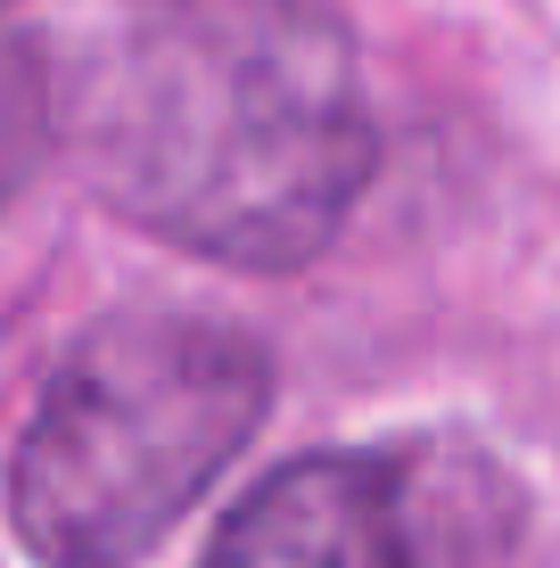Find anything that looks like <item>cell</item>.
I'll return each mask as SVG.
<instances>
[{"mask_svg":"<svg viewBox=\"0 0 560 568\" xmlns=\"http://www.w3.org/2000/svg\"><path fill=\"white\" fill-rule=\"evenodd\" d=\"M58 124L115 214L240 272L305 264L379 156L322 0H141L74 67Z\"/></svg>","mask_w":560,"mask_h":568,"instance_id":"6da1fadb","label":"cell"},{"mask_svg":"<svg viewBox=\"0 0 560 568\" xmlns=\"http://www.w3.org/2000/svg\"><path fill=\"white\" fill-rule=\"evenodd\" d=\"M273 355L231 313L108 305L67 338L9 454V527L42 568H132L240 462Z\"/></svg>","mask_w":560,"mask_h":568,"instance_id":"7a4b0ae2","label":"cell"},{"mask_svg":"<svg viewBox=\"0 0 560 568\" xmlns=\"http://www.w3.org/2000/svg\"><path fill=\"white\" fill-rule=\"evenodd\" d=\"M511 527L519 486L478 445H322L264 469L198 568H478Z\"/></svg>","mask_w":560,"mask_h":568,"instance_id":"3957f363","label":"cell"}]
</instances>
